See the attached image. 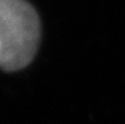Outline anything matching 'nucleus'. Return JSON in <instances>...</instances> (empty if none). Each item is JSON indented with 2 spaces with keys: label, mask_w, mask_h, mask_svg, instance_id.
<instances>
[{
  "label": "nucleus",
  "mask_w": 125,
  "mask_h": 124,
  "mask_svg": "<svg viewBox=\"0 0 125 124\" xmlns=\"http://www.w3.org/2000/svg\"><path fill=\"white\" fill-rule=\"evenodd\" d=\"M41 22L26 0H0V68L17 72L36 54Z\"/></svg>",
  "instance_id": "f257e3e1"
}]
</instances>
